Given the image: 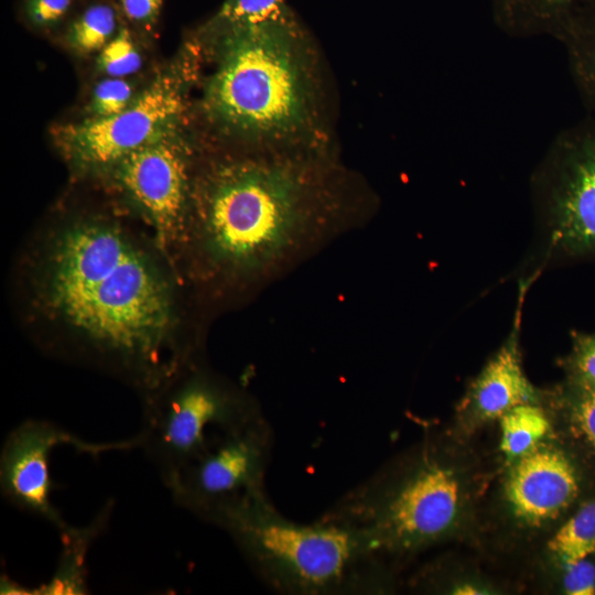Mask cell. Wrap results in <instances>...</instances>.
<instances>
[{"instance_id": "cell-18", "label": "cell", "mask_w": 595, "mask_h": 595, "mask_svg": "<svg viewBox=\"0 0 595 595\" xmlns=\"http://www.w3.org/2000/svg\"><path fill=\"white\" fill-rule=\"evenodd\" d=\"M588 115L595 116V0H584L556 37Z\"/></svg>"}, {"instance_id": "cell-23", "label": "cell", "mask_w": 595, "mask_h": 595, "mask_svg": "<svg viewBox=\"0 0 595 595\" xmlns=\"http://www.w3.org/2000/svg\"><path fill=\"white\" fill-rule=\"evenodd\" d=\"M288 8L285 0H226L209 22L224 28H240L268 21Z\"/></svg>"}, {"instance_id": "cell-14", "label": "cell", "mask_w": 595, "mask_h": 595, "mask_svg": "<svg viewBox=\"0 0 595 595\" xmlns=\"http://www.w3.org/2000/svg\"><path fill=\"white\" fill-rule=\"evenodd\" d=\"M542 403L551 416L553 433L595 477V389L562 379L543 389Z\"/></svg>"}, {"instance_id": "cell-26", "label": "cell", "mask_w": 595, "mask_h": 595, "mask_svg": "<svg viewBox=\"0 0 595 595\" xmlns=\"http://www.w3.org/2000/svg\"><path fill=\"white\" fill-rule=\"evenodd\" d=\"M131 102L130 84L121 77H110L95 87L91 109L96 117H109L125 110Z\"/></svg>"}, {"instance_id": "cell-19", "label": "cell", "mask_w": 595, "mask_h": 595, "mask_svg": "<svg viewBox=\"0 0 595 595\" xmlns=\"http://www.w3.org/2000/svg\"><path fill=\"white\" fill-rule=\"evenodd\" d=\"M501 465H507L536 448L553 433L551 416L543 403H522L499 420Z\"/></svg>"}, {"instance_id": "cell-11", "label": "cell", "mask_w": 595, "mask_h": 595, "mask_svg": "<svg viewBox=\"0 0 595 595\" xmlns=\"http://www.w3.org/2000/svg\"><path fill=\"white\" fill-rule=\"evenodd\" d=\"M112 169L116 181L153 227L162 249L184 247L193 188L184 144L167 133Z\"/></svg>"}, {"instance_id": "cell-17", "label": "cell", "mask_w": 595, "mask_h": 595, "mask_svg": "<svg viewBox=\"0 0 595 595\" xmlns=\"http://www.w3.org/2000/svg\"><path fill=\"white\" fill-rule=\"evenodd\" d=\"M495 24L511 37L556 40L584 0H489Z\"/></svg>"}, {"instance_id": "cell-21", "label": "cell", "mask_w": 595, "mask_h": 595, "mask_svg": "<svg viewBox=\"0 0 595 595\" xmlns=\"http://www.w3.org/2000/svg\"><path fill=\"white\" fill-rule=\"evenodd\" d=\"M117 12L108 3H95L86 8L71 24L68 40L82 53L102 47L115 36Z\"/></svg>"}, {"instance_id": "cell-24", "label": "cell", "mask_w": 595, "mask_h": 595, "mask_svg": "<svg viewBox=\"0 0 595 595\" xmlns=\"http://www.w3.org/2000/svg\"><path fill=\"white\" fill-rule=\"evenodd\" d=\"M99 68L112 77L133 74L141 66V57L128 30L118 32L100 51Z\"/></svg>"}, {"instance_id": "cell-9", "label": "cell", "mask_w": 595, "mask_h": 595, "mask_svg": "<svg viewBox=\"0 0 595 595\" xmlns=\"http://www.w3.org/2000/svg\"><path fill=\"white\" fill-rule=\"evenodd\" d=\"M273 434L261 416L217 439L166 487L175 504L201 519L245 493L264 488Z\"/></svg>"}, {"instance_id": "cell-3", "label": "cell", "mask_w": 595, "mask_h": 595, "mask_svg": "<svg viewBox=\"0 0 595 595\" xmlns=\"http://www.w3.org/2000/svg\"><path fill=\"white\" fill-rule=\"evenodd\" d=\"M217 62L203 109L224 137L247 151L335 147V101L323 53L288 7L249 26L210 23Z\"/></svg>"}, {"instance_id": "cell-1", "label": "cell", "mask_w": 595, "mask_h": 595, "mask_svg": "<svg viewBox=\"0 0 595 595\" xmlns=\"http://www.w3.org/2000/svg\"><path fill=\"white\" fill-rule=\"evenodd\" d=\"M375 207L336 147L248 151L216 162L193 186L185 246L214 282L262 283Z\"/></svg>"}, {"instance_id": "cell-27", "label": "cell", "mask_w": 595, "mask_h": 595, "mask_svg": "<svg viewBox=\"0 0 595 595\" xmlns=\"http://www.w3.org/2000/svg\"><path fill=\"white\" fill-rule=\"evenodd\" d=\"M73 0H26L25 14L39 28L60 22L71 9Z\"/></svg>"}, {"instance_id": "cell-13", "label": "cell", "mask_w": 595, "mask_h": 595, "mask_svg": "<svg viewBox=\"0 0 595 595\" xmlns=\"http://www.w3.org/2000/svg\"><path fill=\"white\" fill-rule=\"evenodd\" d=\"M529 289L518 283L515 315L507 337L469 381L456 404L451 431L462 437L470 439L519 404L542 402L543 389L529 380L522 364V310Z\"/></svg>"}, {"instance_id": "cell-22", "label": "cell", "mask_w": 595, "mask_h": 595, "mask_svg": "<svg viewBox=\"0 0 595 595\" xmlns=\"http://www.w3.org/2000/svg\"><path fill=\"white\" fill-rule=\"evenodd\" d=\"M570 350L559 358L563 380L595 389V331L573 329Z\"/></svg>"}, {"instance_id": "cell-10", "label": "cell", "mask_w": 595, "mask_h": 595, "mask_svg": "<svg viewBox=\"0 0 595 595\" xmlns=\"http://www.w3.org/2000/svg\"><path fill=\"white\" fill-rule=\"evenodd\" d=\"M184 110L182 84L163 78L117 115L63 128L60 144L82 169L112 167L133 151L170 133Z\"/></svg>"}, {"instance_id": "cell-20", "label": "cell", "mask_w": 595, "mask_h": 595, "mask_svg": "<svg viewBox=\"0 0 595 595\" xmlns=\"http://www.w3.org/2000/svg\"><path fill=\"white\" fill-rule=\"evenodd\" d=\"M416 589L442 594H499L496 582L472 570H455L446 562H434L419 572L411 582Z\"/></svg>"}, {"instance_id": "cell-16", "label": "cell", "mask_w": 595, "mask_h": 595, "mask_svg": "<svg viewBox=\"0 0 595 595\" xmlns=\"http://www.w3.org/2000/svg\"><path fill=\"white\" fill-rule=\"evenodd\" d=\"M536 561L549 577L595 555V488L534 549Z\"/></svg>"}, {"instance_id": "cell-5", "label": "cell", "mask_w": 595, "mask_h": 595, "mask_svg": "<svg viewBox=\"0 0 595 595\" xmlns=\"http://www.w3.org/2000/svg\"><path fill=\"white\" fill-rule=\"evenodd\" d=\"M203 520L224 530L271 588L290 595L385 591L390 576L353 531L328 521L285 518L264 488L231 498Z\"/></svg>"}, {"instance_id": "cell-28", "label": "cell", "mask_w": 595, "mask_h": 595, "mask_svg": "<svg viewBox=\"0 0 595 595\" xmlns=\"http://www.w3.org/2000/svg\"><path fill=\"white\" fill-rule=\"evenodd\" d=\"M123 13L132 21L149 22L158 14L162 0H120Z\"/></svg>"}, {"instance_id": "cell-12", "label": "cell", "mask_w": 595, "mask_h": 595, "mask_svg": "<svg viewBox=\"0 0 595 595\" xmlns=\"http://www.w3.org/2000/svg\"><path fill=\"white\" fill-rule=\"evenodd\" d=\"M61 445L98 455L137 447V442L132 437L117 443H90L55 423L33 419L23 421L7 435L0 454L2 496L12 506L47 521L60 532L68 523L51 498L55 484L50 474V459L54 448Z\"/></svg>"}, {"instance_id": "cell-25", "label": "cell", "mask_w": 595, "mask_h": 595, "mask_svg": "<svg viewBox=\"0 0 595 595\" xmlns=\"http://www.w3.org/2000/svg\"><path fill=\"white\" fill-rule=\"evenodd\" d=\"M549 578L556 593L593 595L595 594V555L564 567Z\"/></svg>"}, {"instance_id": "cell-4", "label": "cell", "mask_w": 595, "mask_h": 595, "mask_svg": "<svg viewBox=\"0 0 595 595\" xmlns=\"http://www.w3.org/2000/svg\"><path fill=\"white\" fill-rule=\"evenodd\" d=\"M469 440L451 430L428 434L320 519L356 533L381 561L475 536L489 475Z\"/></svg>"}, {"instance_id": "cell-7", "label": "cell", "mask_w": 595, "mask_h": 595, "mask_svg": "<svg viewBox=\"0 0 595 595\" xmlns=\"http://www.w3.org/2000/svg\"><path fill=\"white\" fill-rule=\"evenodd\" d=\"M475 536L486 533L498 551L534 549L595 488V477L554 433L536 448L501 465Z\"/></svg>"}, {"instance_id": "cell-8", "label": "cell", "mask_w": 595, "mask_h": 595, "mask_svg": "<svg viewBox=\"0 0 595 595\" xmlns=\"http://www.w3.org/2000/svg\"><path fill=\"white\" fill-rule=\"evenodd\" d=\"M261 416L245 390L193 363L145 401L137 447L167 487L217 439Z\"/></svg>"}, {"instance_id": "cell-15", "label": "cell", "mask_w": 595, "mask_h": 595, "mask_svg": "<svg viewBox=\"0 0 595 595\" xmlns=\"http://www.w3.org/2000/svg\"><path fill=\"white\" fill-rule=\"evenodd\" d=\"M113 504L108 501L84 527L69 524L61 531L62 551L52 577L37 588L18 585L17 594L83 595L88 593L86 560L94 541L107 528Z\"/></svg>"}, {"instance_id": "cell-2", "label": "cell", "mask_w": 595, "mask_h": 595, "mask_svg": "<svg viewBox=\"0 0 595 595\" xmlns=\"http://www.w3.org/2000/svg\"><path fill=\"white\" fill-rule=\"evenodd\" d=\"M34 288L43 312L140 388L145 401L194 363L177 340L170 281L154 257L115 223L80 219L55 231L42 251Z\"/></svg>"}, {"instance_id": "cell-6", "label": "cell", "mask_w": 595, "mask_h": 595, "mask_svg": "<svg viewBox=\"0 0 595 595\" xmlns=\"http://www.w3.org/2000/svg\"><path fill=\"white\" fill-rule=\"evenodd\" d=\"M534 236L518 282L542 272L595 262V116L561 130L530 178Z\"/></svg>"}]
</instances>
